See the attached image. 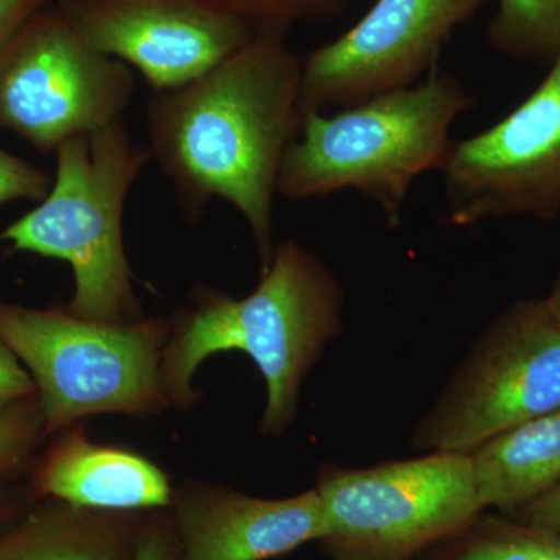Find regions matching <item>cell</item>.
<instances>
[{
    "label": "cell",
    "instance_id": "cell-1",
    "mask_svg": "<svg viewBox=\"0 0 560 560\" xmlns=\"http://www.w3.org/2000/svg\"><path fill=\"white\" fill-rule=\"evenodd\" d=\"M302 58L287 36L256 35L178 90L151 92L147 139L175 186L180 209L200 220L230 202L248 224L260 271L270 265L275 200L287 150L300 136Z\"/></svg>",
    "mask_w": 560,
    "mask_h": 560
},
{
    "label": "cell",
    "instance_id": "cell-2",
    "mask_svg": "<svg viewBox=\"0 0 560 560\" xmlns=\"http://www.w3.org/2000/svg\"><path fill=\"white\" fill-rule=\"evenodd\" d=\"M342 304L337 276L293 238L276 245L270 265L246 296L195 287L171 319L162 353L171 407L189 411L198 404L194 377L209 357L243 352L267 385L261 436H283L296 419L305 378L327 345L340 337Z\"/></svg>",
    "mask_w": 560,
    "mask_h": 560
},
{
    "label": "cell",
    "instance_id": "cell-3",
    "mask_svg": "<svg viewBox=\"0 0 560 560\" xmlns=\"http://www.w3.org/2000/svg\"><path fill=\"white\" fill-rule=\"evenodd\" d=\"M474 103L456 77L434 69L412 86L308 114L283 158L278 195L311 200L355 190L397 228L412 184L441 172L453 125Z\"/></svg>",
    "mask_w": 560,
    "mask_h": 560
},
{
    "label": "cell",
    "instance_id": "cell-4",
    "mask_svg": "<svg viewBox=\"0 0 560 560\" xmlns=\"http://www.w3.org/2000/svg\"><path fill=\"white\" fill-rule=\"evenodd\" d=\"M49 194L13 221L0 241L22 253L66 261L73 293L66 311L102 323L145 318L124 237L125 202L153 161L124 119L73 136L58 147Z\"/></svg>",
    "mask_w": 560,
    "mask_h": 560
},
{
    "label": "cell",
    "instance_id": "cell-5",
    "mask_svg": "<svg viewBox=\"0 0 560 560\" xmlns=\"http://www.w3.org/2000/svg\"><path fill=\"white\" fill-rule=\"evenodd\" d=\"M168 334L171 319L161 316L102 323L0 301V340L31 372L46 440L92 416L171 408L161 372Z\"/></svg>",
    "mask_w": 560,
    "mask_h": 560
},
{
    "label": "cell",
    "instance_id": "cell-6",
    "mask_svg": "<svg viewBox=\"0 0 560 560\" xmlns=\"http://www.w3.org/2000/svg\"><path fill=\"white\" fill-rule=\"evenodd\" d=\"M320 550L330 560H411L478 514L467 453L430 452L368 469L323 464Z\"/></svg>",
    "mask_w": 560,
    "mask_h": 560
},
{
    "label": "cell",
    "instance_id": "cell-7",
    "mask_svg": "<svg viewBox=\"0 0 560 560\" xmlns=\"http://www.w3.org/2000/svg\"><path fill=\"white\" fill-rule=\"evenodd\" d=\"M560 410V318L547 298L512 302L474 342L423 416L412 445L470 453L497 434Z\"/></svg>",
    "mask_w": 560,
    "mask_h": 560
},
{
    "label": "cell",
    "instance_id": "cell-8",
    "mask_svg": "<svg viewBox=\"0 0 560 560\" xmlns=\"http://www.w3.org/2000/svg\"><path fill=\"white\" fill-rule=\"evenodd\" d=\"M132 94V70L95 50L57 0L0 51V130L43 153L124 119Z\"/></svg>",
    "mask_w": 560,
    "mask_h": 560
},
{
    "label": "cell",
    "instance_id": "cell-9",
    "mask_svg": "<svg viewBox=\"0 0 560 560\" xmlns=\"http://www.w3.org/2000/svg\"><path fill=\"white\" fill-rule=\"evenodd\" d=\"M445 213L456 228L560 215V55L547 75L488 130L453 140L441 168Z\"/></svg>",
    "mask_w": 560,
    "mask_h": 560
},
{
    "label": "cell",
    "instance_id": "cell-10",
    "mask_svg": "<svg viewBox=\"0 0 560 560\" xmlns=\"http://www.w3.org/2000/svg\"><path fill=\"white\" fill-rule=\"evenodd\" d=\"M486 2L377 0L345 35L302 58V119L419 83Z\"/></svg>",
    "mask_w": 560,
    "mask_h": 560
},
{
    "label": "cell",
    "instance_id": "cell-11",
    "mask_svg": "<svg viewBox=\"0 0 560 560\" xmlns=\"http://www.w3.org/2000/svg\"><path fill=\"white\" fill-rule=\"evenodd\" d=\"M95 50L138 70L151 92L178 90L256 36L213 0H57Z\"/></svg>",
    "mask_w": 560,
    "mask_h": 560
},
{
    "label": "cell",
    "instance_id": "cell-12",
    "mask_svg": "<svg viewBox=\"0 0 560 560\" xmlns=\"http://www.w3.org/2000/svg\"><path fill=\"white\" fill-rule=\"evenodd\" d=\"M180 560H270L296 551L324 534L316 489L261 499L230 486L187 481L168 506Z\"/></svg>",
    "mask_w": 560,
    "mask_h": 560
},
{
    "label": "cell",
    "instance_id": "cell-13",
    "mask_svg": "<svg viewBox=\"0 0 560 560\" xmlns=\"http://www.w3.org/2000/svg\"><path fill=\"white\" fill-rule=\"evenodd\" d=\"M25 489L35 503L58 500L90 510L149 512L168 510L175 486L154 460L94 442L77 423L55 434L33 459Z\"/></svg>",
    "mask_w": 560,
    "mask_h": 560
},
{
    "label": "cell",
    "instance_id": "cell-14",
    "mask_svg": "<svg viewBox=\"0 0 560 560\" xmlns=\"http://www.w3.org/2000/svg\"><path fill=\"white\" fill-rule=\"evenodd\" d=\"M145 514L36 501L0 533V560H131Z\"/></svg>",
    "mask_w": 560,
    "mask_h": 560
},
{
    "label": "cell",
    "instance_id": "cell-15",
    "mask_svg": "<svg viewBox=\"0 0 560 560\" xmlns=\"http://www.w3.org/2000/svg\"><path fill=\"white\" fill-rule=\"evenodd\" d=\"M467 455L481 510L510 514L560 482V410L512 427Z\"/></svg>",
    "mask_w": 560,
    "mask_h": 560
},
{
    "label": "cell",
    "instance_id": "cell-16",
    "mask_svg": "<svg viewBox=\"0 0 560 560\" xmlns=\"http://www.w3.org/2000/svg\"><path fill=\"white\" fill-rule=\"evenodd\" d=\"M411 560H560V536L485 511Z\"/></svg>",
    "mask_w": 560,
    "mask_h": 560
},
{
    "label": "cell",
    "instance_id": "cell-17",
    "mask_svg": "<svg viewBox=\"0 0 560 560\" xmlns=\"http://www.w3.org/2000/svg\"><path fill=\"white\" fill-rule=\"evenodd\" d=\"M486 38L510 60L550 66L560 55V0H497Z\"/></svg>",
    "mask_w": 560,
    "mask_h": 560
},
{
    "label": "cell",
    "instance_id": "cell-18",
    "mask_svg": "<svg viewBox=\"0 0 560 560\" xmlns=\"http://www.w3.org/2000/svg\"><path fill=\"white\" fill-rule=\"evenodd\" d=\"M241 18L256 35L287 36L298 22L326 20L340 13L346 0H213Z\"/></svg>",
    "mask_w": 560,
    "mask_h": 560
},
{
    "label": "cell",
    "instance_id": "cell-19",
    "mask_svg": "<svg viewBox=\"0 0 560 560\" xmlns=\"http://www.w3.org/2000/svg\"><path fill=\"white\" fill-rule=\"evenodd\" d=\"M46 441L38 396L16 401L0 411V480L32 466L36 448Z\"/></svg>",
    "mask_w": 560,
    "mask_h": 560
},
{
    "label": "cell",
    "instance_id": "cell-20",
    "mask_svg": "<svg viewBox=\"0 0 560 560\" xmlns=\"http://www.w3.org/2000/svg\"><path fill=\"white\" fill-rule=\"evenodd\" d=\"M51 178L32 162L0 147V206L11 201H40L49 194Z\"/></svg>",
    "mask_w": 560,
    "mask_h": 560
},
{
    "label": "cell",
    "instance_id": "cell-21",
    "mask_svg": "<svg viewBox=\"0 0 560 560\" xmlns=\"http://www.w3.org/2000/svg\"><path fill=\"white\" fill-rule=\"evenodd\" d=\"M131 560H180L178 537L167 510L147 512Z\"/></svg>",
    "mask_w": 560,
    "mask_h": 560
},
{
    "label": "cell",
    "instance_id": "cell-22",
    "mask_svg": "<svg viewBox=\"0 0 560 560\" xmlns=\"http://www.w3.org/2000/svg\"><path fill=\"white\" fill-rule=\"evenodd\" d=\"M32 396H36V386L31 372L5 341L0 340V411Z\"/></svg>",
    "mask_w": 560,
    "mask_h": 560
},
{
    "label": "cell",
    "instance_id": "cell-23",
    "mask_svg": "<svg viewBox=\"0 0 560 560\" xmlns=\"http://www.w3.org/2000/svg\"><path fill=\"white\" fill-rule=\"evenodd\" d=\"M506 515L526 525L560 536V482Z\"/></svg>",
    "mask_w": 560,
    "mask_h": 560
},
{
    "label": "cell",
    "instance_id": "cell-24",
    "mask_svg": "<svg viewBox=\"0 0 560 560\" xmlns=\"http://www.w3.org/2000/svg\"><path fill=\"white\" fill-rule=\"evenodd\" d=\"M54 0H0V51L28 21Z\"/></svg>",
    "mask_w": 560,
    "mask_h": 560
},
{
    "label": "cell",
    "instance_id": "cell-25",
    "mask_svg": "<svg viewBox=\"0 0 560 560\" xmlns=\"http://www.w3.org/2000/svg\"><path fill=\"white\" fill-rule=\"evenodd\" d=\"M27 501H32L27 489H16L7 485V480H0V533L20 521Z\"/></svg>",
    "mask_w": 560,
    "mask_h": 560
},
{
    "label": "cell",
    "instance_id": "cell-26",
    "mask_svg": "<svg viewBox=\"0 0 560 560\" xmlns=\"http://www.w3.org/2000/svg\"><path fill=\"white\" fill-rule=\"evenodd\" d=\"M547 301L550 302L552 311L556 312V315L560 318V268L558 275H556L555 282H552V287L550 293H548Z\"/></svg>",
    "mask_w": 560,
    "mask_h": 560
}]
</instances>
